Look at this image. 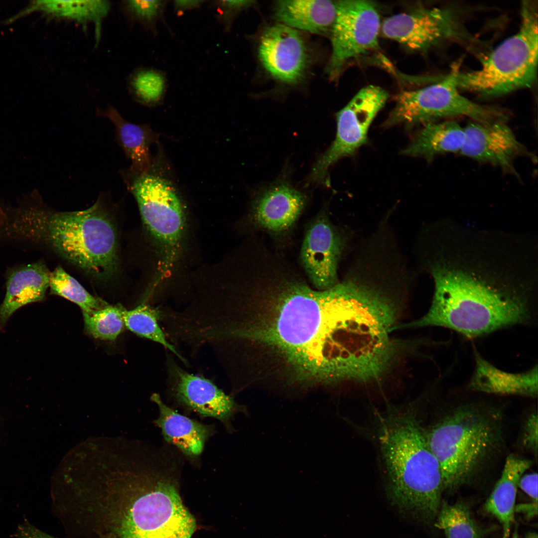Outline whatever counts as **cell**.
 I'll list each match as a JSON object with an SVG mask.
<instances>
[{"label":"cell","mask_w":538,"mask_h":538,"mask_svg":"<svg viewBox=\"0 0 538 538\" xmlns=\"http://www.w3.org/2000/svg\"><path fill=\"white\" fill-rule=\"evenodd\" d=\"M252 0H208V7L214 12L216 21L224 32H229L237 16L243 10L253 4Z\"/></svg>","instance_id":"obj_33"},{"label":"cell","mask_w":538,"mask_h":538,"mask_svg":"<svg viewBox=\"0 0 538 538\" xmlns=\"http://www.w3.org/2000/svg\"><path fill=\"white\" fill-rule=\"evenodd\" d=\"M458 71V67L454 66L448 74L433 84L401 92L384 126L402 124L411 127L459 116L482 123L506 121L507 114L502 109L476 103L460 94L456 80Z\"/></svg>","instance_id":"obj_9"},{"label":"cell","mask_w":538,"mask_h":538,"mask_svg":"<svg viewBox=\"0 0 538 538\" xmlns=\"http://www.w3.org/2000/svg\"><path fill=\"white\" fill-rule=\"evenodd\" d=\"M337 3L328 0H278L274 4V16L279 23L300 32L329 36Z\"/></svg>","instance_id":"obj_21"},{"label":"cell","mask_w":538,"mask_h":538,"mask_svg":"<svg viewBox=\"0 0 538 538\" xmlns=\"http://www.w3.org/2000/svg\"><path fill=\"white\" fill-rule=\"evenodd\" d=\"M50 273L41 261L10 268L6 273V293L0 305V326L18 308L43 300L49 287Z\"/></svg>","instance_id":"obj_19"},{"label":"cell","mask_w":538,"mask_h":538,"mask_svg":"<svg viewBox=\"0 0 538 538\" xmlns=\"http://www.w3.org/2000/svg\"><path fill=\"white\" fill-rule=\"evenodd\" d=\"M538 53L537 4L526 1L522 4L518 31L486 56L478 69L458 70V88L495 97L529 87L537 76Z\"/></svg>","instance_id":"obj_8"},{"label":"cell","mask_w":538,"mask_h":538,"mask_svg":"<svg viewBox=\"0 0 538 538\" xmlns=\"http://www.w3.org/2000/svg\"><path fill=\"white\" fill-rule=\"evenodd\" d=\"M498 422L481 408L462 406L426 432L440 465L444 490L467 483L498 450L502 440Z\"/></svg>","instance_id":"obj_7"},{"label":"cell","mask_w":538,"mask_h":538,"mask_svg":"<svg viewBox=\"0 0 538 538\" xmlns=\"http://www.w3.org/2000/svg\"><path fill=\"white\" fill-rule=\"evenodd\" d=\"M306 196L286 179H277L259 191L252 206V217L259 227L279 233L289 229L305 207Z\"/></svg>","instance_id":"obj_18"},{"label":"cell","mask_w":538,"mask_h":538,"mask_svg":"<svg viewBox=\"0 0 538 538\" xmlns=\"http://www.w3.org/2000/svg\"><path fill=\"white\" fill-rule=\"evenodd\" d=\"M258 52L263 67L270 76L288 85L303 80L311 65L310 51L301 32L279 23L264 30Z\"/></svg>","instance_id":"obj_14"},{"label":"cell","mask_w":538,"mask_h":538,"mask_svg":"<svg viewBox=\"0 0 538 538\" xmlns=\"http://www.w3.org/2000/svg\"><path fill=\"white\" fill-rule=\"evenodd\" d=\"M464 129V140L460 152L475 160L517 175L515 160L524 155H531L506 121L490 123L472 121Z\"/></svg>","instance_id":"obj_15"},{"label":"cell","mask_w":538,"mask_h":538,"mask_svg":"<svg viewBox=\"0 0 538 538\" xmlns=\"http://www.w3.org/2000/svg\"><path fill=\"white\" fill-rule=\"evenodd\" d=\"M336 285L317 290L280 255L264 257L246 280L247 307L255 316L236 327L235 338L266 347L299 383L333 384Z\"/></svg>","instance_id":"obj_1"},{"label":"cell","mask_w":538,"mask_h":538,"mask_svg":"<svg viewBox=\"0 0 538 538\" xmlns=\"http://www.w3.org/2000/svg\"><path fill=\"white\" fill-rule=\"evenodd\" d=\"M151 400L158 407L159 416L155 423L160 428L165 440L187 456L200 455L211 434V427L178 413L165 404L156 393Z\"/></svg>","instance_id":"obj_22"},{"label":"cell","mask_w":538,"mask_h":538,"mask_svg":"<svg viewBox=\"0 0 538 538\" xmlns=\"http://www.w3.org/2000/svg\"><path fill=\"white\" fill-rule=\"evenodd\" d=\"M440 508L435 526L443 530L447 538H482V532L466 504L443 502Z\"/></svg>","instance_id":"obj_29"},{"label":"cell","mask_w":538,"mask_h":538,"mask_svg":"<svg viewBox=\"0 0 538 538\" xmlns=\"http://www.w3.org/2000/svg\"><path fill=\"white\" fill-rule=\"evenodd\" d=\"M124 310L117 306H107L90 313H83L87 332L99 339L113 341L125 327Z\"/></svg>","instance_id":"obj_31"},{"label":"cell","mask_w":538,"mask_h":538,"mask_svg":"<svg viewBox=\"0 0 538 538\" xmlns=\"http://www.w3.org/2000/svg\"><path fill=\"white\" fill-rule=\"evenodd\" d=\"M49 287L51 293L77 304L83 313H90L109 305L89 293L76 279L59 266L50 273Z\"/></svg>","instance_id":"obj_30"},{"label":"cell","mask_w":538,"mask_h":538,"mask_svg":"<svg viewBox=\"0 0 538 538\" xmlns=\"http://www.w3.org/2000/svg\"><path fill=\"white\" fill-rule=\"evenodd\" d=\"M513 536L512 537V538H518V537L516 535H513Z\"/></svg>","instance_id":"obj_41"},{"label":"cell","mask_w":538,"mask_h":538,"mask_svg":"<svg viewBox=\"0 0 538 538\" xmlns=\"http://www.w3.org/2000/svg\"><path fill=\"white\" fill-rule=\"evenodd\" d=\"M389 97L382 88L373 85L360 90L336 115L337 132L330 146L319 156L308 182L328 185L330 167L341 158L353 154L366 143L369 127Z\"/></svg>","instance_id":"obj_10"},{"label":"cell","mask_w":538,"mask_h":538,"mask_svg":"<svg viewBox=\"0 0 538 538\" xmlns=\"http://www.w3.org/2000/svg\"><path fill=\"white\" fill-rule=\"evenodd\" d=\"M380 32L410 51H421L446 40L467 42L471 35L454 13L445 8L420 7L381 23Z\"/></svg>","instance_id":"obj_13"},{"label":"cell","mask_w":538,"mask_h":538,"mask_svg":"<svg viewBox=\"0 0 538 538\" xmlns=\"http://www.w3.org/2000/svg\"><path fill=\"white\" fill-rule=\"evenodd\" d=\"M379 434L392 498L427 518L435 516L444 491L442 475L414 412L391 411L383 418Z\"/></svg>","instance_id":"obj_6"},{"label":"cell","mask_w":538,"mask_h":538,"mask_svg":"<svg viewBox=\"0 0 538 538\" xmlns=\"http://www.w3.org/2000/svg\"><path fill=\"white\" fill-rule=\"evenodd\" d=\"M147 452L109 470L83 507L92 538H191L196 521L184 505L171 465Z\"/></svg>","instance_id":"obj_2"},{"label":"cell","mask_w":538,"mask_h":538,"mask_svg":"<svg viewBox=\"0 0 538 538\" xmlns=\"http://www.w3.org/2000/svg\"><path fill=\"white\" fill-rule=\"evenodd\" d=\"M208 1L204 0H174L172 1V6L174 12L181 15L186 12L200 8Z\"/></svg>","instance_id":"obj_36"},{"label":"cell","mask_w":538,"mask_h":538,"mask_svg":"<svg viewBox=\"0 0 538 538\" xmlns=\"http://www.w3.org/2000/svg\"><path fill=\"white\" fill-rule=\"evenodd\" d=\"M342 242L331 224L324 218L307 230L301 249L303 268L313 287L328 289L338 283L337 268Z\"/></svg>","instance_id":"obj_17"},{"label":"cell","mask_w":538,"mask_h":538,"mask_svg":"<svg viewBox=\"0 0 538 538\" xmlns=\"http://www.w3.org/2000/svg\"><path fill=\"white\" fill-rule=\"evenodd\" d=\"M111 6L108 0H37L23 12L40 11L52 17L74 21L83 25L92 23L95 27L98 41L102 21L108 15Z\"/></svg>","instance_id":"obj_25"},{"label":"cell","mask_w":538,"mask_h":538,"mask_svg":"<svg viewBox=\"0 0 538 538\" xmlns=\"http://www.w3.org/2000/svg\"><path fill=\"white\" fill-rule=\"evenodd\" d=\"M337 353L341 382L380 381L410 343L391 332L399 317L395 301L375 288L342 282Z\"/></svg>","instance_id":"obj_4"},{"label":"cell","mask_w":538,"mask_h":538,"mask_svg":"<svg viewBox=\"0 0 538 538\" xmlns=\"http://www.w3.org/2000/svg\"><path fill=\"white\" fill-rule=\"evenodd\" d=\"M538 372L537 365L521 373L506 372L477 354L469 387L487 394L534 398L538 395Z\"/></svg>","instance_id":"obj_20"},{"label":"cell","mask_w":538,"mask_h":538,"mask_svg":"<svg viewBox=\"0 0 538 538\" xmlns=\"http://www.w3.org/2000/svg\"><path fill=\"white\" fill-rule=\"evenodd\" d=\"M538 474L532 473L523 475L518 483V487L536 502H538Z\"/></svg>","instance_id":"obj_35"},{"label":"cell","mask_w":538,"mask_h":538,"mask_svg":"<svg viewBox=\"0 0 538 538\" xmlns=\"http://www.w3.org/2000/svg\"><path fill=\"white\" fill-rule=\"evenodd\" d=\"M97 113L108 118L114 125L117 139L131 161V172L137 175L146 173L150 159L148 141L144 129L126 121L112 105H109L105 111L99 110Z\"/></svg>","instance_id":"obj_26"},{"label":"cell","mask_w":538,"mask_h":538,"mask_svg":"<svg viewBox=\"0 0 538 538\" xmlns=\"http://www.w3.org/2000/svg\"><path fill=\"white\" fill-rule=\"evenodd\" d=\"M16 535L18 538H56L39 530L28 522L20 525Z\"/></svg>","instance_id":"obj_37"},{"label":"cell","mask_w":538,"mask_h":538,"mask_svg":"<svg viewBox=\"0 0 538 538\" xmlns=\"http://www.w3.org/2000/svg\"><path fill=\"white\" fill-rule=\"evenodd\" d=\"M525 538H538V535L535 532L528 533Z\"/></svg>","instance_id":"obj_39"},{"label":"cell","mask_w":538,"mask_h":538,"mask_svg":"<svg viewBox=\"0 0 538 538\" xmlns=\"http://www.w3.org/2000/svg\"><path fill=\"white\" fill-rule=\"evenodd\" d=\"M531 465L529 460L514 455L508 456L500 478L485 503L486 511L495 516L503 526L502 538H509L518 483Z\"/></svg>","instance_id":"obj_23"},{"label":"cell","mask_w":538,"mask_h":538,"mask_svg":"<svg viewBox=\"0 0 538 538\" xmlns=\"http://www.w3.org/2000/svg\"><path fill=\"white\" fill-rule=\"evenodd\" d=\"M381 22L372 2L338 1L330 38L331 53L326 68L331 79L338 77L347 63L379 48Z\"/></svg>","instance_id":"obj_11"},{"label":"cell","mask_w":538,"mask_h":538,"mask_svg":"<svg viewBox=\"0 0 538 538\" xmlns=\"http://www.w3.org/2000/svg\"><path fill=\"white\" fill-rule=\"evenodd\" d=\"M138 175L131 188L144 224L162 248L166 268L175 256L183 229L182 206L165 180L147 173Z\"/></svg>","instance_id":"obj_12"},{"label":"cell","mask_w":538,"mask_h":538,"mask_svg":"<svg viewBox=\"0 0 538 538\" xmlns=\"http://www.w3.org/2000/svg\"><path fill=\"white\" fill-rule=\"evenodd\" d=\"M168 372L175 399L190 409L224 422L237 412L248 414L244 406L238 404L209 380L187 372L172 362Z\"/></svg>","instance_id":"obj_16"},{"label":"cell","mask_w":538,"mask_h":538,"mask_svg":"<svg viewBox=\"0 0 538 538\" xmlns=\"http://www.w3.org/2000/svg\"><path fill=\"white\" fill-rule=\"evenodd\" d=\"M104 538H116L115 537L113 536H107V537H105Z\"/></svg>","instance_id":"obj_40"},{"label":"cell","mask_w":538,"mask_h":538,"mask_svg":"<svg viewBox=\"0 0 538 538\" xmlns=\"http://www.w3.org/2000/svg\"><path fill=\"white\" fill-rule=\"evenodd\" d=\"M167 87L166 73L155 68H138L128 79V88L133 97L147 106L160 103L165 96Z\"/></svg>","instance_id":"obj_28"},{"label":"cell","mask_w":538,"mask_h":538,"mask_svg":"<svg viewBox=\"0 0 538 538\" xmlns=\"http://www.w3.org/2000/svg\"><path fill=\"white\" fill-rule=\"evenodd\" d=\"M168 0H130L122 1L121 7L131 21L139 24L154 36L157 34V24L160 22L167 27L165 11Z\"/></svg>","instance_id":"obj_32"},{"label":"cell","mask_w":538,"mask_h":538,"mask_svg":"<svg viewBox=\"0 0 538 538\" xmlns=\"http://www.w3.org/2000/svg\"><path fill=\"white\" fill-rule=\"evenodd\" d=\"M117 234L99 202L82 211L48 209L38 196L0 209V242L43 245L97 277L110 275L117 264Z\"/></svg>","instance_id":"obj_3"},{"label":"cell","mask_w":538,"mask_h":538,"mask_svg":"<svg viewBox=\"0 0 538 538\" xmlns=\"http://www.w3.org/2000/svg\"><path fill=\"white\" fill-rule=\"evenodd\" d=\"M464 137V128L455 121L428 123L402 153L430 159L438 155L460 152Z\"/></svg>","instance_id":"obj_24"},{"label":"cell","mask_w":538,"mask_h":538,"mask_svg":"<svg viewBox=\"0 0 538 538\" xmlns=\"http://www.w3.org/2000/svg\"><path fill=\"white\" fill-rule=\"evenodd\" d=\"M433 275L435 288L429 310L421 318L402 324V328L441 327L473 339L537 322L538 315L523 296L490 287L457 271L437 269Z\"/></svg>","instance_id":"obj_5"},{"label":"cell","mask_w":538,"mask_h":538,"mask_svg":"<svg viewBox=\"0 0 538 538\" xmlns=\"http://www.w3.org/2000/svg\"><path fill=\"white\" fill-rule=\"evenodd\" d=\"M515 512L523 513L527 518H532L538 514V502L521 504L515 506Z\"/></svg>","instance_id":"obj_38"},{"label":"cell","mask_w":538,"mask_h":538,"mask_svg":"<svg viewBox=\"0 0 538 538\" xmlns=\"http://www.w3.org/2000/svg\"><path fill=\"white\" fill-rule=\"evenodd\" d=\"M525 447L537 452L538 449V416L531 415L528 419L525 428L523 441Z\"/></svg>","instance_id":"obj_34"},{"label":"cell","mask_w":538,"mask_h":538,"mask_svg":"<svg viewBox=\"0 0 538 538\" xmlns=\"http://www.w3.org/2000/svg\"><path fill=\"white\" fill-rule=\"evenodd\" d=\"M125 327L136 335L158 343L174 354L180 360H185L167 340L158 321L160 312L145 304L130 310H124Z\"/></svg>","instance_id":"obj_27"}]
</instances>
